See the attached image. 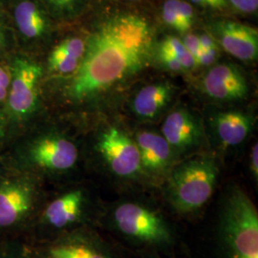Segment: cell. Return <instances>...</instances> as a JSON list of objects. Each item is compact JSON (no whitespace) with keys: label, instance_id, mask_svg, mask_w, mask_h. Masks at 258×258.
<instances>
[{"label":"cell","instance_id":"cell-1","mask_svg":"<svg viewBox=\"0 0 258 258\" xmlns=\"http://www.w3.org/2000/svg\"><path fill=\"white\" fill-rule=\"evenodd\" d=\"M154 32L147 19L119 13L103 19L85 40L81 63L65 93L76 103L92 100L137 74L148 65Z\"/></svg>","mask_w":258,"mask_h":258},{"label":"cell","instance_id":"cell-2","mask_svg":"<svg viewBox=\"0 0 258 258\" xmlns=\"http://www.w3.org/2000/svg\"><path fill=\"white\" fill-rule=\"evenodd\" d=\"M220 233L227 258H258L257 210L239 187L225 201Z\"/></svg>","mask_w":258,"mask_h":258},{"label":"cell","instance_id":"cell-3","mask_svg":"<svg viewBox=\"0 0 258 258\" xmlns=\"http://www.w3.org/2000/svg\"><path fill=\"white\" fill-rule=\"evenodd\" d=\"M79 151L74 142L63 135L45 133L24 139L13 158L19 172H64L74 167Z\"/></svg>","mask_w":258,"mask_h":258},{"label":"cell","instance_id":"cell-4","mask_svg":"<svg viewBox=\"0 0 258 258\" xmlns=\"http://www.w3.org/2000/svg\"><path fill=\"white\" fill-rule=\"evenodd\" d=\"M218 178V167L210 157H195L182 163L172 171L168 194L177 211L200 210L212 197Z\"/></svg>","mask_w":258,"mask_h":258},{"label":"cell","instance_id":"cell-5","mask_svg":"<svg viewBox=\"0 0 258 258\" xmlns=\"http://www.w3.org/2000/svg\"><path fill=\"white\" fill-rule=\"evenodd\" d=\"M9 71L11 83L6 112L11 122L23 123L37 111L42 68L35 61L19 56L13 60Z\"/></svg>","mask_w":258,"mask_h":258},{"label":"cell","instance_id":"cell-6","mask_svg":"<svg viewBox=\"0 0 258 258\" xmlns=\"http://www.w3.org/2000/svg\"><path fill=\"white\" fill-rule=\"evenodd\" d=\"M37 184L22 172L0 176V231H12L27 221L37 202Z\"/></svg>","mask_w":258,"mask_h":258},{"label":"cell","instance_id":"cell-7","mask_svg":"<svg viewBox=\"0 0 258 258\" xmlns=\"http://www.w3.org/2000/svg\"><path fill=\"white\" fill-rule=\"evenodd\" d=\"M114 223L125 236L142 243L166 245L172 240L166 222L157 213L136 203H123L113 213Z\"/></svg>","mask_w":258,"mask_h":258},{"label":"cell","instance_id":"cell-8","mask_svg":"<svg viewBox=\"0 0 258 258\" xmlns=\"http://www.w3.org/2000/svg\"><path fill=\"white\" fill-rule=\"evenodd\" d=\"M96 148L111 171L120 177H132L143 169L137 145L117 127L104 130Z\"/></svg>","mask_w":258,"mask_h":258},{"label":"cell","instance_id":"cell-9","mask_svg":"<svg viewBox=\"0 0 258 258\" xmlns=\"http://www.w3.org/2000/svg\"><path fill=\"white\" fill-rule=\"evenodd\" d=\"M212 31L228 54L245 62L257 59L258 32L255 28L224 19L215 21Z\"/></svg>","mask_w":258,"mask_h":258},{"label":"cell","instance_id":"cell-10","mask_svg":"<svg viewBox=\"0 0 258 258\" xmlns=\"http://www.w3.org/2000/svg\"><path fill=\"white\" fill-rule=\"evenodd\" d=\"M203 89L213 100L235 102L243 100L249 93L245 75L235 65H214L204 76Z\"/></svg>","mask_w":258,"mask_h":258},{"label":"cell","instance_id":"cell-11","mask_svg":"<svg viewBox=\"0 0 258 258\" xmlns=\"http://www.w3.org/2000/svg\"><path fill=\"white\" fill-rule=\"evenodd\" d=\"M32 254L36 258H111L100 245L81 234L55 240Z\"/></svg>","mask_w":258,"mask_h":258},{"label":"cell","instance_id":"cell-12","mask_svg":"<svg viewBox=\"0 0 258 258\" xmlns=\"http://www.w3.org/2000/svg\"><path fill=\"white\" fill-rule=\"evenodd\" d=\"M163 137L171 148L186 150L196 146L201 137V129L192 114L179 108L169 113L162 126Z\"/></svg>","mask_w":258,"mask_h":258},{"label":"cell","instance_id":"cell-13","mask_svg":"<svg viewBox=\"0 0 258 258\" xmlns=\"http://www.w3.org/2000/svg\"><path fill=\"white\" fill-rule=\"evenodd\" d=\"M14 19L20 37L27 42H37L49 33L47 13L37 0H19L14 8Z\"/></svg>","mask_w":258,"mask_h":258},{"label":"cell","instance_id":"cell-14","mask_svg":"<svg viewBox=\"0 0 258 258\" xmlns=\"http://www.w3.org/2000/svg\"><path fill=\"white\" fill-rule=\"evenodd\" d=\"M174 93V86L167 82L148 84L134 96L132 110L140 119L153 120L171 102Z\"/></svg>","mask_w":258,"mask_h":258},{"label":"cell","instance_id":"cell-15","mask_svg":"<svg viewBox=\"0 0 258 258\" xmlns=\"http://www.w3.org/2000/svg\"><path fill=\"white\" fill-rule=\"evenodd\" d=\"M143 169L161 172L171 163L172 148L166 139L150 131L139 132L135 138Z\"/></svg>","mask_w":258,"mask_h":258},{"label":"cell","instance_id":"cell-16","mask_svg":"<svg viewBox=\"0 0 258 258\" xmlns=\"http://www.w3.org/2000/svg\"><path fill=\"white\" fill-rule=\"evenodd\" d=\"M252 122L244 112L224 111L213 118V127L217 138L225 147H235L242 144L251 130Z\"/></svg>","mask_w":258,"mask_h":258},{"label":"cell","instance_id":"cell-17","mask_svg":"<svg viewBox=\"0 0 258 258\" xmlns=\"http://www.w3.org/2000/svg\"><path fill=\"white\" fill-rule=\"evenodd\" d=\"M84 197L76 189L59 196L47 206L43 219L55 229H64L79 220L83 211Z\"/></svg>","mask_w":258,"mask_h":258},{"label":"cell","instance_id":"cell-18","mask_svg":"<svg viewBox=\"0 0 258 258\" xmlns=\"http://www.w3.org/2000/svg\"><path fill=\"white\" fill-rule=\"evenodd\" d=\"M85 40L69 37L59 42L48 57V70L54 74L72 75L83 58Z\"/></svg>","mask_w":258,"mask_h":258},{"label":"cell","instance_id":"cell-19","mask_svg":"<svg viewBox=\"0 0 258 258\" xmlns=\"http://www.w3.org/2000/svg\"><path fill=\"white\" fill-rule=\"evenodd\" d=\"M51 17L60 21L79 18L86 10L90 0H37Z\"/></svg>","mask_w":258,"mask_h":258},{"label":"cell","instance_id":"cell-20","mask_svg":"<svg viewBox=\"0 0 258 258\" xmlns=\"http://www.w3.org/2000/svg\"><path fill=\"white\" fill-rule=\"evenodd\" d=\"M159 48L166 51V53L173 55L182 64L184 71L191 70L197 66L194 56L188 53V51L183 44L182 40L178 37H172V36L166 37L161 42Z\"/></svg>","mask_w":258,"mask_h":258},{"label":"cell","instance_id":"cell-21","mask_svg":"<svg viewBox=\"0 0 258 258\" xmlns=\"http://www.w3.org/2000/svg\"><path fill=\"white\" fill-rule=\"evenodd\" d=\"M162 18L168 27L174 29L179 33L187 32L177 8V0H166L163 6Z\"/></svg>","mask_w":258,"mask_h":258},{"label":"cell","instance_id":"cell-22","mask_svg":"<svg viewBox=\"0 0 258 258\" xmlns=\"http://www.w3.org/2000/svg\"><path fill=\"white\" fill-rule=\"evenodd\" d=\"M157 59L164 68L167 69L168 71L175 72V73H181L184 72V69L182 64L176 59L173 55L166 53V51L162 49H158L157 51Z\"/></svg>","mask_w":258,"mask_h":258},{"label":"cell","instance_id":"cell-23","mask_svg":"<svg viewBox=\"0 0 258 258\" xmlns=\"http://www.w3.org/2000/svg\"><path fill=\"white\" fill-rule=\"evenodd\" d=\"M0 258H36L25 247L8 244L0 249Z\"/></svg>","mask_w":258,"mask_h":258},{"label":"cell","instance_id":"cell-24","mask_svg":"<svg viewBox=\"0 0 258 258\" xmlns=\"http://www.w3.org/2000/svg\"><path fill=\"white\" fill-rule=\"evenodd\" d=\"M217 55H218L217 46L213 47L209 50H205V51L201 50L195 56V62L196 65L209 66V65H212L216 60Z\"/></svg>","mask_w":258,"mask_h":258},{"label":"cell","instance_id":"cell-25","mask_svg":"<svg viewBox=\"0 0 258 258\" xmlns=\"http://www.w3.org/2000/svg\"><path fill=\"white\" fill-rule=\"evenodd\" d=\"M181 40H182L184 47L186 48V50L188 51V53L192 55L195 59V56L201 51L198 36H196L194 34H187Z\"/></svg>","mask_w":258,"mask_h":258},{"label":"cell","instance_id":"cell-26","mask_svg":"<svg viewBox=\"0 0 258 258\" xmlns=\"http://www.w3.org/2000/svg\"><path fill=\"white\" fill-rule=\"evenodd\" d=\"M229 2L242 13H254L258 9V0H229Z\"/></svg>","mask_w":258,"mask_h":258},{"label":"cell","instance_id":"cell-27","mask_svg":"<svg viewBox=\"0 0 258 258\" xmlns=\"http://www.w3.org/2000/svg\"><path fill=\"white\" fill-rule=\"evenodd\" d=\"M194 4L204 8L213 10H224L228 7L227 0H191Z\"/></svg>","mask_w":258,"mask_h":258},{"label":"cell","instance_id":"cell-28","mask_svg":"<svg viewBox=\"0 0 258 258\" xmlns=\"http://www.w3.org/2000/svg\"><path fill=\"white\" fill-rule=\"evenodd\" d=\"M11 121L5 109L0 108V144L7 138Z\"/></svg>","mask_w":258,"mask_h":258},{"label":"cell","instance_id":"cell-29","mask_svg":"<svg viewBox=\"0 0 258 258\" xmlns=\"http://www.w3.org/2000/svg\"><path fill=\"white\" fill-rule=\"evenodd\" d=\"M199 38V43H200V48L201 50H209L212 49L213 47L217 46L215 39L212 37V36L209 34H202L198 36Z\"/></svg>","mask_w":258,"mask_h":258},{"label":"cell","instance_id":"cell-30","mask_svg":"<svg viewBox=\"0 0 258 258\" xmlns=\"http://www.w3.org/2000/svg\"><path fill=\"white\" fill-rule=\"evenodd\" d=\"M250 169L252 172V175L255 179H257L258 176V147L257 144L253 145L250 151Z\"/></svg>","mask_w":258,"mask_h":258},{"label":"cell","instance_id":"cell-31","mask_svg":"<svg viewBox=\"0 0 258 258\" xmlns=\"http://www.w3.org/2000/svg\"><path fill=\"white\" fill-rule=\"evenodd\" d=\"M6 48H7L6 28H5V25L3 23V20L0 17V57L4 55Z\"/></svg>","mask_w":258,"mask_h":258},{"label":"cell","instance_id":"cell-32","mask_svg":"<svg viewBox=\"0 0 258 258\" xmlns=\"http://www.w3.org/2000/svg\"><path fill=\"white\" fill-rule=\"evenodd\" d=\"M10 83H11L10 71L5 70L2 66H0V86H3L9 89Z\"/></svg>","mask_w":258,"mask_h":258},{"label":"cell","instance_id":"cell-33","mask_svg":"<svg viewBox=\"0 0 258 258\" xmlns=\"http://www.w3.org/2000/svg\"><path fill=\"white\" fill-rule=\"evenodd\" d=\"M7 96H8V88L0 86V102L6 100Z\"/></svg>","mask_w":258,"mask_h":258},{"label":"cell","instance_id":"cell-34","mask_svg":"<svg viewBox=\"0 0 258 258\" xmlns=\"http://www.w3.org/2000/svg\"><path fill=\"white\" fill-rule=\"evenodd\" d=\"M130 1H139V0H130Z\"/></svg>","mask_w":258,"mask_h":258}]
</instances>
